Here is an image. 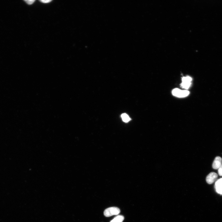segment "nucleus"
<instances>
[{"instance_id": "1", "label": "nucleus", "mask_w": 222, "mask_h": 222, "mask_svg": "<svg viewBox=\"0 0 222 222\" xmlns=\"http://www.w3.org/2000/svg\"><path fill=\"white\" fill-rule=\"evenodd\" d=\"M120 209L116 207H109L105 209L104 212L106 217H109L113 215H118L120 212Z\"/></svg>"}, {"instance_id": "2", "label": "nucleus", "mask_w": 222, "mask_h": 222, "mask_svg": "<svg viewBox=\"0 0 222 222\" xmlns=\"http://www.w3.org/2000/svg\"><path fill=\"white\" fill-rule=\"evenodd\" d=\"M172 94L178 97H183L187 96L189 94V91L187 90H181L175 88L172 91Z\"/></svg>"}, {"instance_id": "3", "label": "nucleus", "mask_w": 222, "mask_h": 222, "mask_svg": "<svg viewBox=\"0 0 222 222\" xmlns=\"http://www.w3.org/2000/svg\"><path fill=\"white\" fill-rule=\"evenodd\" d=\"M192 78L189 76L183 77L182 78V82L181 84V87L186 89H188L191 84Z\"/></svg>"}, {"instance_id": "4", "label": "nucleus", "mask_w": 222, "mask_h": 222, "mask_svg": "<svg viewBox=\"0 0 222 222\" xmlns=\"http://www.w3.org/2000/svg\"><path fill=\"white\" fill-rule=\"evenodd\" d=\"M217 177L218 175L216 173L214 172H212L206 177V182L208 184H211L216 180Z\"/></svg>"}, {"instance_id": "5", "label": "nucleus", "mask_w": 222, "mask_h": 222, "mask_svg": "<svg viewBox=\"0 0 222 222\" xmlns=\"http://www.w3.org/2000/svg\"><path fill=\"white\" fill-rule=\"evenodd\" d=\"M222 165V159L219 156L216 157L214 160L212 164V167L215 169L218 168Z\"/></svg>"}, {"instance_id": "6", "label": "nucleus", "mask_w": 222, "mask_h": 222, "mask_svg": "<svg viewBox=\"0 0 222 222\" xmlns=\"http://www.w3.org/2000/svg\"><path fill=\"white\" fill-rule=\"evenodd\" d=\"M215 188L216 191L222 194V178L218 180L215 183Z\"/></svg>"}, {"instance_id": "7", "label": "nucleus", "mask_w": 222, "mask_h": 222, "mask_svg": "<svg viewBox=\"0 0 222 222\" xmlns=\"http://www.w3.org/2000/svg\"><path fill=\"white\" fill-rule=\"evenodd\" d=\"M124 217L121 215L115 217L110 222H122L124 220Z\"/></svg>"}, {"instance_id": "8", "label": "nucleus", "mask_w": 222, "mask_h": 222, "mask_svg": "<svg viewBox=\"0 0 222 222\" xmlns=\"http://www.w3.org/2000/svg\"><path fill=\"white\" fill-rule=\"evenodd\" d=\"M121 117L123 121L125 122H127L130 120V118L125 113L122 114L121 115Z\"/></svg>"}, {"instance_id": "9", "label": "nucleus", "mask_w": 222, "mask_h": 222, "mask_svg": "<svg viewBox=\"0 0 222 222\" xmlns=\"http://www.w3.org/2000/svg\"><path fill=\"white\" fill-rule=\"evenodd\" d=\"M24 1L26 2L28 5H31L35 1V0H25Z\"/></svg>"}, {"instance_id": "10", "label": "nucleus", "mask_w": 222, "mask_h": 222, "mask_svg": "<svg viewBox=\"0 0 222 222\" xmlns=\"http://www.w3.org/2000/svg\"><path fill=\"white\" fill-rule=\"evenodd\" d=\"M218 172L219 175L222 176V165L218 168Z\"/></svg>"}, {"instance_id": "11", "label": "nucleus", "mask_w": 222, "mask_h": 222, "mask_svg": "<svg viewBox=\"0 0 222 222\" xmlns=\"http://www.w3.org/2000/svg\"><path fill=\"white\" fill-rule=\"evenodd\" d=\"M40 1L42 3H50V2H51L52 1H51V0H40Z\"/></svg>"}]
</instances>
